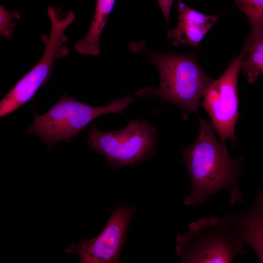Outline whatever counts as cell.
<instances>
[{"label": "cell", "mask_w": 263, "mask_h": 263, "mask_svg": "<svg viewBox=\"0 0 263 263\" xmlns=\"http://www.w3.org/2000/svg\"><path fill=\"white\" fill-rule=\"evenodd\" d=\"M182 159L191 185L185 205L197 207L223 190L228 191L231 205L243 201L239 175L244 156L233 158L229 155L226 146L216 138L211 123L200 119L198 138L184 149Z\"/></svg>", "instance_id": "obj_1"}, {"label": "cell", "mask_w": 263, "mask_h": 263, "mask_svg": "<svg viewBox=\"0 0 263 263\" xmlns=\"http://www.w3.org/2000/svg\"><path fill=\"white\" fill-rule=\"evenodd\" d=\"M130 47L133 53L146 54L157 67L160 76L158 88L148 86L136 92V95L157 96L163 102L175 104L185 119L189 113L196 111L214 80L202 69L193 53L157 52L150 50L144 41L132 42Z\"/></svg>", "instance_id": "obj_2"}, {"label": "cell", "mask_w": 263, "mask_h": 263, "mask_svg": "<svg viewBox=\"0 0 263 263\" xmlns=\"http://www.w3.org/2000/svg\"><path fill=\"white\" fill-rule=\"evenodd\" d=\"M232 224L223 217H204L192 222L176 239L175 251L184 263H230L245 253Z\"/></svg>", "instance_id": "obj_3"}, {"label": "cell", "mask_w": 263, "mask_h": 263, "mask_svg": "<svg viewBox=\"0 0 263 263\" xmlns=\"http://www.w3.org/2000/svg\"><path fill=\"white\" fill-rule=\"evenodd\" d=\"M134 99L128 95L115 99L108 105L90 106L75 99L67 93L47 112L41 115L35 111L33 122L27 133L39 136L51 148L60 141L70 140L85 128L93 120L106 113L123 114L124 111Z\"/></svg>", "instance_id": "obj_4"}, {"label": "cell", "mask_w": 263, "mask_h": 263, "mask_svg": "<svg viewBox=\"0 0 263 263\" xmlns=\"http://www.w3.org/2000/svg\"><path fill=\"white\" fill-rule=\"evenodd\" d=\"M88 134L89 148L103 156L114 169L150 159L157 144L156 127L140 118L131 120L126 127L114 131H100L93 124Z\"/></svg>", "instance_id": "obj_5"}, {"label": "cell", "mask_w": 263, "mask_h": 263, "mask_svg": "<svg viewBox=\"0 0 263 263\" xmlns=\"http://www.w3.org/2000/svg\"><path fill=\"white\" fill-rule=\"evenodd\" d=\"M247 50L244 42L240 54L224 74L214 80L203 96L202 106L208 113L220 142L225 146L227 140L236 143L235 127L239 116L238 76Z\"/></svg>", "instance_id": "obj_6"}, {"label": "cell", "mask_w": 263, "mask_h": 263, "mask_svg": "<svg viewBox=\"0 0 263 263\" xmlns=\"http://www.w3.org/2000/svg\"><path fill=\"white\" fill-rule=\"evenodd\" d=\"M136 208L121 204L112 211L103 230L89 240L70 244L65 252L77 254L80 263H120V255L126 241L128 227Z\"/></svg>", "instance_id": "obj_7"}, {"label": "cell", "mask_w": 263, "mask_h": 263, "mask_svg": "<svg viewBox=\"0 0 263 263\" xmlns=\"http://www.w3.org/2000/svg\"><path fill=\"white\" fill-rule=\"evenodd\" d=\"M177 1L178 25L168 29L167 37L175 47L182 45L197 47L221 15H206L188 6L181 0Z\"/></svg>", "instance_id": "obj_8"}, {"label": "cell", "mask_w": 263, "mask_h": 263, "mask_svg": "<svg viewBox=\"0 0 263 263\" xmlns=\"http://www.w3.org/2000/svg\"><path fill=\"white\" fill-rule=\"evenodd\" d=\"M225 215L231 222L238 240L250 245L263 263V207L255 203L247 210Z\"/></svg>", "instance_id": "obj_9"}, {"label": "cell", "mask_w": 263, "mask_h": 263, "mask_svg": "<svg viewBox=\"0 0 263 263\" xmlns=\"http://www.w3.org/2000/svg\"><path fill=\"white\" fill-rule=\"evenodd\" d=\"M116 0H97L95 12L86 36L75 44V50L83 55L97 56L100 53V38Z\"/></svg>", "instance_id": "obj_10"}, {"label": "cell", "mask_w": 263, "mask_h": 263, "mask_svg": "<svg viewBox=\"0 0 263 263\" xmlns=\"http://www.w3.org/2000/svg\"><path fill=\"white\" fill-rule=\"evenodd\" d=\"M245 42L247 45V56L243 61L241 70L251 84L263 74V34L249 35Z\"/></svg>", "instance_id": "obj_11"}, {"label": "cell", "mask_w": 263, "mask_h": 263, "mask_svg": "<svg viewBox=\"0 0 263 263\" xmlns=\"http://www.w3.org/2000/svg\"><path fill=\"white\" fill-rule=\"evenodd\" d=\"M235 3L250 23V35L263 34V0H235Z\"/></svg>", "instance_id": "obj_12"}, {"label": "cell", "mask_w": 263, "mask_h": 263, "mask_svg": "<svg viewBox=\"0 0 263 263\" xmlns=\"http://www.w3.org/2000/svg\"><path fill=\"white\" fill-rule=\"evenodd\" d=\"M16 14L9 12L1 5L0 6V34L8 40H10L12 38L13 30L14 26L12 19Z\"/></svg>", "instance_id": "obj_13"}, {"label": "cell", "mask_w": 263, "mask_h": 263, "mask_svg": "<svg viewBox=\"0 0 263 263\" xmlns=\"http://www.w3.org/2000/svg\"><path fill=\"white\" fill-rule=\"evenodd\" d=\"M174 0H157L159 6L169 25V16Z\"/></svg>", "instance_id": "obj_14"}, {"label": "cell", "mask_w": 263, "mask_h": 263, "mask_svg": "<svg viewBox=\"0 0 263 263\" xmlns=\"http://www.w3.org/2000/svg\"><path fill=\"white\" fill-rule=\"evenodd\" d=\"M255 203L263 207V194H262L259 188H258L257 190V198Z\"/></svg>", "instance_id": "obj_15"}]
</instances>
